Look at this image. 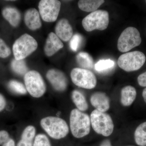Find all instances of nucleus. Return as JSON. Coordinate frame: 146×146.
I'll list each match as a JSON object with an SVG mask.
<instances>
[{"mask_svg": "<svg viewBox=\"0 0 146 146\" xmlns=\"http://www.w3.org/2000/svg\"><path fill=\"white\" fill-rule=\"evenodd\" d=\"M82 40V37L79 34H75L72 36L70 43L71 50L74 52L77 51L81 45Z\"/></svg>", "mask_w": 146, "mask_h": 146, "instance_id": "obj_27", "label": "nucleus"}, {"mask_svg": "<svg viewBox=\"0 0 146 146\" xmlns=\"http://www.w3.org/2000/svg\"><path fill=\"white\" fill-rule=\"evenodd\" d=\"M72 99L77 109L85 111L88 109V104L86 98L82 93L78 90H74L72 93Z\"/></svg>", "mask_w": 146, "mask_h": 146, "instance_id": "obj_20", "label": "nucleus"}, {"mask_svg": "<svg viewBox=\"0 0 146 146\" xmlns=\"http://www.w3.org/2000/svg\"><path fill=\"white\" fill-rule=\"evenodd\" d=\"M8 86L12 92L16 94L25 95L27 92L24 84L16 80H12L9 82Z\"/></svg>", "mask_w": 146, "mask_h": 146, "instance_id": "obj_25", "label": "nucleus"}, {"mask_svg": "<svg viewBox=\"0 0 146 146\" xmlns=\"http://www.w3.org/2000/svg\"><path fill=\"white\" fill-rule=\"evenodd\" d=\"M90 119L92 128L96 133L106 137L112 134L114 123L108 114L94 110L91 112Z\"/></svg>", "mask_w": 146, "mask_h": 146, "instance_id": "obj_3", "label": "nucleus"}, {"mask_svg": "<svg viewBox=\"0 0 146 146\" xmlns=\"http://www.w3.org/2000/svg\"><path fill=\"white\" fill-rule=\"evenodd\" d=\"M136 143L140 146H146V122L138 126L134 133Z\"/></svg>", "mask_w": 146, "mask_h": 146, "instance_id": "obj_22", "label": "nucleus"}, {"mask_svg": "<svg viewBox=\"0 0 146 146\" xmlns=\"http://www.w3.org/2000/svg\"><path fill=\"white\" fill-rule=\"evenodd\" d=\"M11 53L10 48L2 39H0V57L5 58L8 57Z\"/></svg>", "mask_w": 146, "mask_h": 146, "instance_id": "obj_28", "label": "nucleus"}, {"mask_svg": "<svg viewBox=\"0 0 146 146\" xmlns=\"http://www.w3.org/2000/svg\"><path fill=\"white\" fill-rule=\"evenodd\" d=\"M100 146H112V145L110 141L107 139L102 141Z\"/></svg>", "mask_w": 146, "mask_h": 146, "instance_id": "obj_33", "label": "nucleus"}, {"mask_svg": "<svg viewBox=\"0 0 146 146\" xmlns=\"http://www.w3.org/2000/svg\"><path fill=\"white\" fill-rule=\"evenodd\" d=\"M6 102L5 98L2 94H0V112L5 108Z\"/></svg>", "mask_w": 146, "mask_h": 146, "instance_id": "obj_31", "label": "nucleus"}, {"mask_svg": "<svg viewBox=\"0 0 146 146\" xmlns=\"http://www.w3.org/2000/svg\"><path fill=\"white\" fill-rule=\"evenodd\" d=\"M104 0H80L78 2L80 9L86 12H94L104 3Z\"/></svg>", "mask_w": 146, "mask_h": 146, "instance_id": "obj_19", "label": "nucleus"}, {"mask_svg": "<svg viewBox=\"0 0 146 146\" xmlns=\"http://www.w3.org/2000/svg\"><path fill=\"white\" fill-rule=\"evenodd\" d=\"M3 16L14 27L18 26L21 21V14L18 9L13 7H6L2 11Z\"/></svg>", "mask_w": 146, "mask_h": 146, "instance_id": "obj_18", "label": "nucleus"}, {"mask_svg": "<svg viewBox=\"0 0 146 146\" xmlns=\"http://www.w3.org/2000/svg\"><path fill=\"white\" fill-rule=\"evenodd\" d=\"M24 81L27 91L33 98H40L46 92L44 81L42 76L37 71L28 72L24 76Z\"/></svg>", "mask_w": 146, "mask_h": 146, "instance_id": "obj_6", "label": "nucleus"}, {"mask_svg": "<svg viewBox=\"0 0 146 146\" xmlns=\"http://www.w3.org/2000/svg\"><path fill=\"white\" fill-rule=\"evenodd\" d=\"M3 146H15V142L13 139H9L3 145Z\"/></svg>", "mask_w": 146, "mask_h": 146, "instance_id": "obj_32", "label": "nucleus"}, {"mask_svg": "<svg viewBox=\"0 0 146 146\" xmlns=\"http://www.w3.org/2000/svg\"><path fill=\"white\" fill-rule=\"evenodd\" d=\"M61 3L57 0H42L39 2V13L43 21L52 23L56 21L60 12Z\"/></svg>", "mask_w": 146, "mask_h": 146, "instance_id": "obj_10", "label": "nucleus"}, {"mask_svg": "<svg viewBox=\"0 0 146 146\" xmlns=\"http://www.w3.org/2000/svg\"><path fill=\"white\" fill-rule=\"evenodd\" d=\"M55 34L64 42H68L72 36V28L69 21L65 18L60 19L56 24L55 28Z\"/></svg>", "mask_w": 146, "mask_h": 146, "instance_id": "obj_13", "label": "nucleus"}, {"mask_svg": "<svg viewBox=\"0 0 146 146\" xmlns=\"http://www.w3.org/2000/svg\"><path fill=\"white\" fill-rule=\"evenodd\" d=\"M25 23L27 27L31 30L35 31L42 27L39 12L35 8L29 9L24 16Z\"/></svg>", "mask_w": 146, "mask_h": 146, "instance_id": "obj_15", "label": "nucleus"}, {"mask_svg": "<svg viewBox=\"0 0 146 146\" xmlns=\"http://www.w3.org/2000/svg\"><path fill=\"white\" fill-rule=\"evenodd\" d=\"M76 60L78 64L81 68L91 70L94 67L93 58L88 53L82 52L77 55Z\"/></svg>", "mask_w": 146, "mask_h": 146, "instance_id": "obj_21", "label": "nucleus"}, {"mask_svg": "<svg viewBox=\"0 0 146 146\" xmlns=\"http://www.w3.org/2000/svg\"><path fill=\"white\" fill-rule=\"evenodd\" d=\"M142 39L137 29L129 27L121 34L117 42L118 50L121 52H127L141 44Z\"/></svg>", "mask_w": 146, "mask_h": 146, "instance_id": "obj_8", "label": "nucleus"}, {"mask_svg": "<svg viewBox=\"0 0 146 146\" xmlns=\"http://www.w3.org/2000/svg\"><path fill=\"white\" fill-rule=\"evenodd\" d=\"M40 125L46 133L53 139L65 138L69 132L67 123L58 117L49 116L43 118L40 121Z\"/></svg>", "mask_w": 146, "mask_h": 146, "instance_id": "obj_2", "label": "nucleus"}, {"mask_svg": "<svg viewBox=\"0 0 146 146\" xmlns=\"http://www.w3.org/2000/svg\"><path fill=\"white\" fill-rule=\"evenodd\" d=\"M109 23V15L106 11L97 10L87 15L82 21V25L86 31L94 30L103 31L107 29Z\"/></svg>", "mask_w": 146, "mask_h": 146, "instance_id": "obj_5", "label": "nucleus"}, {"mask_svg": "<svg viewBox=\"0 0 146 146\" xmlns=\"http://www.w3.org/2000/svg\"><path fill=\"white\" fill-rule=\"evenodd\" d=\"M143 98L144 101L146 103V88L144 89L143 92Z\"/></svg>", "mask_w": 146, "mask_h": 146, "instance_id": "obj_34", "label": "nucleus"}, {"mask_svg": "<svg viewBox=\"0 0 146 146\" xmlns=\"http://www.w3.org/2000/svg\"><path fill=\"white\" fill-rule=\"evenodd\" d=\"M11 68L16 74L20 75H25L28 72V68L25 60L14 59L11 64Z\"/></svg>", "mask_w": 146, "mask_h": 146, "instance_id": "obj_24", "label": "nucleus"}, {"mask_svg": "<svg viewBox=\"0 0 146 146\" xmlns=\"http://www.w3.org/2000/svg\"><path fill=\"white\" fill-rule=\"evenodd\" d=\"M115 65V61L110 59L99 60L94 65V68L97 72L104 73L112 70Z\"/></svg>", "mask_w": 146, "mask_h": 146, "instance_id": "obj_23", "label": "nucleus"}, {"mask_svg": "<svg viewBox=\"0 0 146 146\" xmlns=\"http://www.w3.org/2000/svg\"><path fill=\"white\" fill-rule=\"evenodd\" d=\"M37 47V42L33 36L28 34L23 35L15 41L13 45L15 59L23 60L34 52Z\"/></svg>", "mask_w": 146, "mask_h": 146, "instance_id": "obj_4", "label": "nucleus"}, {"mask_svg": "<svg viewBox=\"0 0 146 146\" xmlns=\"http://www.w3.org/2000/svg\"><path fill=\"white\" fill-rule=\"evenodd\" d=\"M121 104L123 106H128L136 99L137 93L136 89L133 86H127L121 89Z\"/></svg>", "mask_w": 146, "mask_h": 146, "instance_id": "obj_16", "label": "nucleus"}, {"mask_svg": "<svg viewBox=\"0 0 146 146\" xmlns=\"http://www.w3.org/2000/svg\"></svg>", "mask_w": 146, "mask_h": 146, "instance_id": "obj_36", "label": "nucleus"}, {"mask_svg": "<svg viewBox=\"0 0 146 146\" xmlns=\"http://www.w3.org/2000/svg\"><path fill=\"white\" fill-rule=\"evenodd\" d=\"M46 76L56 91L63 92L67 89L68 80L63 72L56 69H51L48 71Z\"/></svg>", "mask_w": 146, "mask_h": 146, "instance_id": "obj_11", "label": "nucleus"}, {"mask_svg": "<svg viewBox=\"0 0 146 146\" xmlns=\"http://www.w3.org/2000/svg\"><path fill=\"white\" fill-rule=\"evenodd\" d=\"M36 129L33 125H29L25 129L21 136V140L17 146H33L35 137Z\"/></svg>", "mask_w": 146, "mask_h": 146, "instance_id": "obj_17", "label": "nucleus"}, {"mask_svg": "<svg viewBox=\"0 0 146 146\" xmlns=\"http://www.w3.org/2000/svg\"></svg>", "mask_w": 146, "mask_h": 146, "instance_id": "obj_35", "label": "nucleus"}, {"mask_svg": "<svg viewBox=\"0 0 146 146\" xmlns=\"http://www.w3.org/2000/svg\"><path fill=\"white\" fill-rule=\"evenodd\" d=\"M63 42L58 36L54 33L49 34L46 40L44 48V52L48 56L53 55L59 50L63 47Z\"/></svg>", "mask_w": 146, "mask_h": 146, "instance_id": "obj_14", "label": "nucleus"}, {"mask_svg": "<svg viewBox=\"0 0 146 146\" xmlns=\"http://www.w3.org/2000/svg\"><path fill=\"white\" fill-rule=\"evenodd\" d=\"M71 78L74 84L84 89H94L96 86V77L89 70L81 68L73 69L71 72Z\"/></svg>", "mask_w": 146, "mask_h": 146, "instance_id": "obj_9", "label": "nucleus"}, {"mask_svg": "<svg viewBox=\"0 0 146 146\" xmlns=\"http://www.w3.org/2000/svg\"><path fill=\"white\" fill-rule=\"evenodd\" d=\"M9 139V135L7 131H0V145L5 143Z\"/></svg>", "mask_w": 146, "mask_h": 146, "instance_id": "obj_29", "label": "nucleus"}, {"mask_svg": "<svg viewBox=\"0 0 146 146\" xmlns=\"http://www.w3.org/2000/svg\"><path fill=\"white\" fill-rule=\"evenodd\" d=\"M70 128L73 136L83 138L90 133L91 119L89 115L77 109L72 110L70 115Z\"/></svg>", "mask_w": 146, "mask_h": 146, "instance_id": "obj_1", "label": "nucleus"}, {"mask_svg": "<svg viewBox=\"0 0 146 146\" xmlns=\"http://www.w3.org/2000/svg\"><path fill=\"white\" fill-rule=\"evenodd\" d=\"M145 61L146 56L143 53L135 51L120 56L118 58L117 64L123 70L131 72L139 70Z\"/></svg>", "mask_w": 146, "mask_h": 146, "instance_id": "obj_7", "label": "nucleus"}, {"mask_svg": "<svg viewBox=\"0 0 146 146\" xmlns=\"http://www.w3.org/2000/svg\"><path fill=\"white\" fill-rule=\"evenodd\" d=\"M138 82L140 86L146 87V72L138 76Z\"/></svg>", "mask_w": 146, "mask_h": 146, "instance_id": "obj_30", "label": "nucleus"}, {"mask_svg": "<svg viewBox=\"0 0 146 146\" xmlns=\"http://www.w3.org/2000/svg\"><path fill=\"white\" fill-rule=\"evenodd\" d=\"M90 100L92 105L100 112H105L110 107L109 98L104 92H95L91 95Z\"/></svg>", "mask_w": 146, "mask_h": 146, "instance_id": "obj_12", "label": "nucleus"}, {"mask_svg": "<svg viewBox=\"0 0 146 146\" xmlns=\"http://www.w3.org/2000/svg\"><path fill=\"white\" fill-rule=\"evenodd\" d=\"M33 146H51L49 140L46 135L40 133L35 136Z\"/></svg>", "mask_w": 146, "mask_h": 146, "instance_id": "obj_26", "label": "nucleus"}]
</instances>
